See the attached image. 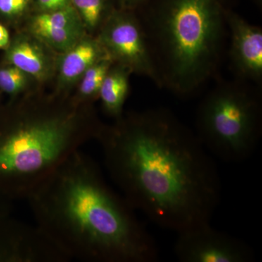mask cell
I'll return each instance as SVG.
<instances>
[{"label":"cell","instance_id":"cell-1","mask_svg":"<svg viewBox=\"0 0 262 262\" xmlns=\"http://www.w3.org/2000/svg\"><path fill=\"white\" fill-rule=\"evenodd\" d=\"M116 119L96 137L108 174L128 204L177 233L210 223L221 181L196 134L166 108Z\"/></svg>","mask_w":262,"mask_h":262},{"label":"cell","instance_id":"cell-2","mask_svg":"<svg viewBox=\"0 0 262 262\" xmlns=\"http://www.w3.org/2000/svg\"><path fill=\"white\" fill-rule=\"evenodd\" d=\"M37 227L68 259L154 262L158 246L125 198L80 149L27 196Z\"/></svg>","mask_w":262,"mask_h":262},{"label":"cell","instance_id":"cell-3","mask_svg":"<svg viewBox=\"0 0 262 262\" xmlns=\"http://www.w3.org/2000/svg\"><path fill=\"white\" fill-rule=\"evenodd\" d=\"M142 27L160 82L189 96L215 72L230 0H146Z\"/></svg>","mask_w":262,"mask_h":262},{"label":"cell","instance_id":"cell-4","mask_svg":"<svg viewBox=\"0 0 262 262\" xmlns=\"http://www.w3.org/2000/svg\"><path fill=\"white\" fill-rule=\"evenodd\" d=\"M77 105L24 110L0 134V180L27 198L48 174L100 129Z\"/></svg>","mask_w":262,"mask_h":262},{"label":"cell","instance_id":"cell-5","mask_svg":"<svg viewBox=\"0 0 262 262\" xmlns=\"http://www.w3.org/2000/svg\"><path fill=\"white\" fill-rule=\"evenodd\" d=\"M259 94L246 84H218L201 101L196 113V135L201 144L223 161L248 159L261 135Z\"/></svg>","mask_w":262,"mask_h":262},{"label":"cell","instance_id":"cell-6","mask_svg":"<svg viewBox=\"0 0 262 262\" xmlns=\"http://www.w3.org/2000/svg\"><path fill=\"white\" fill-rule=\"evenodd\" d=\"M98 39L114 63L160 82L141 24L126 10H113Z\"/></svg>","mask_w":262,"mask_h":262},{"label":"cell","instance_id":"cell-7","mask_svg":"<svg viewBox=\"0 0 262 262\" xmlns=\"http://www.w3.org/2000/svg\"><path fill=\"white\" fill-rule=\"evenodd\" d=\"M174 253L182 262H251V248L241 239L221 232L210 223L177 233Z\"/></svg>","mask_w":262,"mask_h":262},{"label":"cell","instance_id":"cell-8","mask_svg":"<svg viewBox=\"0 0 262 262\" xmlns=\"http://www.w3.org/2000/svg\"><path fill=\"white\" fill-rule=\"evenodd\" d=\"M227 24L230 31L231 60L241 78L259 82L262 77V30L229 10Z\"/></svg>","mask_w":262,"mask_h":262},{"label":"cell","instance_id":"cell-9","mask_svg":"<svg viewBox=\"0 0 262 262\" xmlns=\"http://www.w3.org/2000/svg\"><path fill=\"white\" fill-rule=\"evenodd\" d=\"M52 50L32 34H19L5 50V63L16 67L34 80L45 82L56 70Z\"/></svg>","mask_w":262,"mask_h":262},{"label":"cell","instance_id":"cell-10","mask_svg":"<svg viewBox=\"0 0 262 262\" xmlns=\"http://www.w3.org/2000/svg\"><path fill=\"white\" fill-rule=\"evenodd\" d=\"M61 54L56 63L58 91L73 85L91 66L108 56L98 38L87 35Z\"/></svg>","mask_w":262,"mask_h":262},{"label":"cell","instance_id":"cell-11","mask_svg":"<svg viewBox=\"0 0 262 262\" xmlns=\"http://www.w3.org/2000/svg\"><path fill=\"white\" fill-rule=\"evenodd\" d=\"M131 72L124 66L114 63L105 77L98 97L106 113L119 117L122 114L124 103L129 90V75Z\"/></svg>","mask_w":262,"mask_h":262},{"label":"cell","instance_id":"cell-12","mask_svg":"<svg viewBox=\"0 0 262 262\" xmlns=\"http://www.w3.org/2000/svg\"><path fill=\"white\" fill-rule=\"evenodd\" d=\"M39 29H72L84 30L82 20L72 5L55 11L37 13L29 22V31Z\"/></svg>","mask_w":262,"mask_h":262},{"label":"cell","instance_id":"cell-13","mask_svg":"<svg viewBox=\"0 0 262 262\" xmlns=\"http://www.w3.org/2000/svg\"><path fill=\"white\" fill-rule=\"evenodd\" d=\"M55 51L63 53L86 35L84 30L72 29H39L29 31Z\"/></svg>","mask_w":262,"mask_h":262},{"label":"cell","instance_id":"cell-14","mask_svg":"<svg viewBox=\"0 0 262 262\" xmlns=\"http://www.w3.org/2000/svg\"><path fill=\"white\" fill-rule=\"evenodd\" d=\"M113 63V59L106 56L98 60L84 72L80 79L79 87V97L82 101L98 96L101 84Z\"/></svg>","mask_w":262,"mask_h":262},{"label":"cell","instance_id":"cell-15","mask_svg":"<svg viewBox=\"0 0 262 262\" xmlns=\"http://www.w3.org/2000/svg\"><path fill=\"white\" fill-rule=\"evenodd\" d=\"M71 5L83 24L84 28L93 31L103 25L111 14L108 0H71Z\"/></svg>","mask_w":262,"mask_h":262},{"label":"cell","instance_id":"cell-16","mask_svg":"<svg viewBox=\"0 0 262 262\" xmlns=\"http://www.w3.org/2000/svg\"><path fill=\"white\" fill-rule=\"evenodd\" d=\"M32 77L14 66H0V90L11 96H16L28 88Z\"/></svg>","mask_w":262,"mask_h":262},{"label":"cell","instance_id":"cell-17","mask_svg":"<svg viewBox=\"0 0 262 262\" xmlns=\"http://www.w3.org/2000/svg\"><path fill=\"white\" fill-rule=\"evenodd\" d=\"M34 0H0V17L10 22L18 21L34 6Z\"/></svg>","mask_w":262,"mask_h":262},{"label":"cell","instance_id":"cell-18","mask_svg":"<svg viewBox=\"0 0 262 262\" xmlns=\"http://www.w3.org/2000/svg\"><path fill=\"white\" fill-rule=\"evenodd\" d=\"M71 5V0H34L37 13L55 11Z\"/></svg>","mask_w":262,"mask_h":262},{"label":"cell","instance_id":"cell-19","mask_svg":"<svg viewBox=\"0 0 262 262\" xmlns=\"http://www.w3.org/2000/svg\"><path fill=\"white\" fill-rule=\"evenodd\" d=\"M10 41V33L3 24H0V49L6 50L9 46Z\"/></svg>","mask_w":262,"mask_h":262},{"label":"cell","instance_id":"cell-20","mask_svg":"<svg viewBox=\"0 0 262 262\" xmlns=\"http://www.w3.org/2000/svg\"><path fill=\"white\" fill-rule=\"evenodd\" d=\"M146 0H118L121 9L122 10H131L144 4Z\"/></svg>","mask_w":262,"mask_h":262},{"label":"cell","instance_id":"cell-21","mask_svg":"<svg viewBox=\"0 0 262 262\" xmlns=\"http://www.w3.org/2000/svg\"><path fill=\"white\" fill-rule=\"evenodd\" d=\"M258 2H261V0H258Z\"/></svg>","mask_w":262,"mask_h":262}]
</instances>
